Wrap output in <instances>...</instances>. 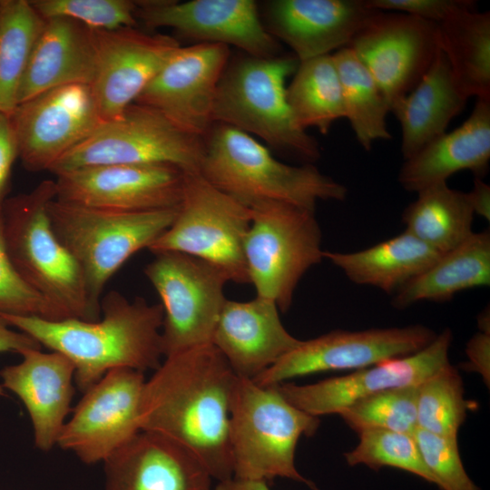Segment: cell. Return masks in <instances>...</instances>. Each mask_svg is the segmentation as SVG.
Segmentation results:
<instances>
[{"label": "cell", "instance_id": "12", "mask_svg": "<svg viewBox=\"0 0 490 490\" xmlns=\"http://www.w3.org/2000/svg\"><path fill=\"white\" fill-rule=\"evenodd\" d=\"M18 159L29 172L49 171L103 122L92 88L69 84L42 93L10 114Z\"/></svg>", "mask_w": 490, "mask_h": 490}, {"label": "cell", "instance_id": "28", "mask_svg": "<svg viewBox=\"0 0 490 490\" xmlns=\"http://www.w3.org/2000/svg\"><path fill=\"white\" fill-rule=\"evenodd\" d=\"M441 255L407 230L362 250L323 251V259L339 268L352 282L387 293H395Z\"/></svg>", "mask_w": 490, "mask_h": 490}, {"label": "cell", "instance_id": "27", "mask_svg": "<svg viewBox=\"0 0 490 490\" xmlns=\"http://www.w3.org/2000/svg\"><path fill=\"white\" fill-rule=\"evenodd\" d=\"M466 102L456 88L446 57L439 48L419 83L390 109L401 125L404 159L412 157L444 134Z\"/></svg>", "mask_w": 490, "mask_h": 490}, {"label": "cell", "instance_id": "41", "mask_svg": "<svg viewBox=\"0 0 490 490\" xmlns=\"http://www.w3.org/2000/svg\"><path fill=\"white\" fill-rule=\"evenodd\" d=\"M366 3L376 10L400 12L435 24L476 6L473 0H366Z\"/></svg>", "mask_w": 490, "mask_h": 490}, {"label": "cell", "instance_id": "25", "mask_svg": "<svg viewBox=\"0 0 490 490\" xmlns=\"http://www.w3.org/2000/svg\"><path fill=\"white\" fill-rule=\"evenodd\" d=\"M95 64L93 29L68 17L44 19L20 85L18 104L56 87L91 85Z\"/></svg>", "mask_w": 490, "mask_h": 490}, {"label": "cell", "instance_id": "29", "mask_svg": "<svg viewBox=\"0 0 490 490\" xmlns=\"http://www.w3.org/2000/svg\"><path fill=\"white\" fill-rule=\"evenodd\" d=\"M489 284L490 233L488 230L473 232L399 288L394 293L392 305L405 309L423 300H449L457 292Z\"/></svg>", "mask_w": 490, "mask_h": 490}, {"label": "cell", "instance_id": "26", "mask_svg": "<svg viewBox=\"0 0 490 490\" xmlns=\"http://www.w3.org/2000/svg\"><path fill=\"white\" fill-rule=\"evenodd\" d=\"M490 160V100L476 99L468 118L450 132L436 138L405 160L398 173L400 185L418 192L454 173L471 171L482 178Z\"/></svg>", "mask_w": 490, "mask_h": 490}, {"label": "cell", "instance_id": "11", "mask_svg": "<svg viewBox=\"0 0 490 490\" xmlns=\"http://www.w3.org/2000/svg\"><path fill=\"white\" fill-rule=\"evenodd\" d=\"M143 271L162 300V355L211 343L227 301L226 273L204 260L177 251L154 253Z\"/></svg>", "mask_w": 490, "mask_h": 490}, {"label": "cell", "instance_id": "7", "mask_svg": "<svg viewBox=\"0 0 490 490\" xmlns=\"http://www.w3.org/2000/svg\"><path fill=\"white\" fill-rule=\"evenodd\" d=\"M179 206L117 212L52 200V229L77 262L92 304L101 310L109 279L136 252L148 249L174 221Z\"/></svg>", "mask_w": 490, "mask_h": 490}, {"label": "cell", "instance_id": "10", "mask_svg": "<svg viewBox=\"0 0 490 490\" xmlns=\"http://www.w3.org/2000/svg\"><path fill=\"white\" fill-rule=\"evenodd\" d=\"M204 152L203 138L181 130L157 110L134 103L120 118L103 122L48 172L56 175L99 165L172 164L184 172H200Z\"/></svg>", "mask_w": 490, "mask_h": 490}, {"label": "cell", "instance_id": "16", "mask_svg": "<svg viewBox=\"0 0 490 490\" xmlns=\"http://www.w3.org/2000/svg\"><path fill=\"white\" fill-rule=\"evenodd\" d=\"M184 172L172 164H110L56 174L55 199L117 212L178 207Z\"/></svg>", "mask_w": 490, "mask_h": 490}, {"label": "cell", "instance_id": "14", "mask_svg": "<svg viewBox=\"0 0 490 490\" xmlns=\"http://www.w3.org/2000/svg\"><path fill=\"white\" fill-rule=\"evenodd\" d=\"M436 336L423 325L360 331L334 330L301 340L299 346L252 380L260 386H272L316 373L358 370L416 353Z\"/></svg>", "mask_w": 490, "mask_h": 490}, {"label": "cell", "instance_id": "43", "mask_svg": "<svg viewBox=\"0 0 490 490\" xmlns=\"http://www.w3.org/2000/svg\"><path fill=\"white\" fill-rule=\"evenodd\" d=\"M489 332L477 333L467 344L466 353L471 370L480 372L484 377H489Z\"/></svg>", "mask_w": 490, "mask_h": 490}, {"label": "cell", "instance_id": "38", "mask_svg": "<svg viewBox=\"0 0 490 490\" xmlns=\"http://www.w3.org/2000/svg\"><path fill=\"white\" fill-rule=\"evenodd\" d=\"M44 18L64 16L93 30L136 27V1L132 0H30Z\"/></svg>", "mask_w": 490, "mask_h": 490}, {"label": "cell", "instance_id": "18", "mask_svg": "<svg viewBox=\"0 0 490 490\" xmlns=\"http://www.w3.org/2000/svg\"><path fill=\"white\" fill-rule=\"evenodd\" d=\"M452 339L451 330L446 328L427 346L411 355L313 384L284 382L277 387L289 403L311 416L338 415L354 402L376 393L420 385L450 363L448 352Z\"/></svg>", "mask_w": 490, "mask_h": 490}, {"label": "cell", "instance_id": "30", "mask_svg": "<svg viewBox=\"0 0 490 490\" xmlns=\"http://www.w3.org/2000/svg\"><path fill=\"white\" fill-rule=\"evenodd\" d=\"M439 48L467 100H490V12H458L437 24Z\"/></svg>", "mask_w": 490, "mask_h": 490}, {"label": "cell", "instance_id": "40", "mask_svg": "<svg viewBox=\"0 0 490 490\" xmlns=\"http://www.w3.org/2000/svg\"><path fill=\"white\" fill-rule=\"evenodd\" d=\"M0 314L58 320L53 309L24 280L16 270L6 249L1 210Z\"/></svg>", "mask_w": 490, "mask_h": 490}, {"label": "cell", "instance_id": "2", "mask_svg": "<svg viewBox=\"0 0 490 490\" xmlns=\"http://www.w3.org/2000/svg\"><path fill=\"white\" fill-rule=\"evenodd\" d=\"M101 314L97 321L0 317L41 346L67 357L75 368L74 383L83 393L112 369L127 368L143 372L160 367L163 356L162 304H149L140 297L129 300L119 291L111 290L101 299Z\"/></svg>", "mask_w": 490, "mask_h": 490}, {"label": "cell", "instance_id": "15", "mask_svg": "<svg viewBox=\"0 0 490 490\" xmlns=\"http://www.w3.org/2000/svg\"><path fill=\"white\" fill-rule=\"evenodd\" d=\"M144 384L142 371L127 368L108 371L83 393L56 445L86 465L103 463L141 431L139 407Z\"/></svg>", "mask_w": 490, "mask_h": 490}, {"label": "cell", "instance_id": "42", "mask_svg": "<svg viewBox=\"0 0 490 490\" xmlns=\"http://www.w3.org/2000/svg\"><path fill=\"white\" fill-rule=\"evenodd\" d=\"M18 149L10 115L0 113V210L10 190L12 169Z\"/></svg>", "mask_w": 490, "mask_h": 490}, {"label": "cell", "instance_id": "33", "mask_svg": "<svg viewBox=\"0 0 490 490\" xmlns=\"http://www.w3.org/2000/svg\"><path fill=\"white\" fill-rule=\"evenodd\" d=\"M341 83L345 118L357 141L367 151L378 140H389V105L377 82L353 51L345 47L332 54Z\"/></svg>", "mask_w": 490, "mask_h": 490}, {"label": "cell", "instance_id": "5", "mask_svg": "<svg viewBox=\"0 0 490 490\" xmlns=\"http://www.w3.org/2000/svg\"><path fill=\"white\" fill-rule=\"evenodd\" d=\"M318 426V416L289 403L277 385L237 376L229 432L233 476L266 482L282 477L318 490L296 468L295 452L300 436L314 435Z\"/></svg>", "mask_w": 490, "mask_h": 490}, {"label": "cell", "instance_id": "8", "mask_svg": "<svg viewBox=\"0 0 490 490\" xmlns=\"http://www.w3.org/2000/svg\"><path fill=\"white\" fill-rule=\"evenodd\" d=\"M244 241L250 283L257 296L289 309L303 275L323 259L321 230L314 211L280 201L250 207Z\"/></svg>", "mask_w": 490, "mask_h": 490}, {"label": "cell", "instance_id": "39", "mask_svg": "<svg viewBox=\"0 0 490 490\" xmlns=\"http://www.w3.org/2000/svg\"><path fill=\"white\" fill-rule=\"evenodd\" d=\"M413 436L422 458L440 490H480L466 473L457 439L417 428Z\"/></svg>", "mask_w": 490, "mask_h": 490}, {"label": "cell", "instance_id": "19", "mask_svg": "<svg viewBox=\"0 0 490 490\" xmlns=\"http://www.w3.org/2000/svg\"><path fill=\"white\" fill-rule=\"evenodd\" d=\"M135 16L150 29L170 27L198 44H231L251 57L272 58L280 50L252 0H141Z\"/></svg>", "mask_w": 490, "mask_h": 490}, {"label": "cell", "instance_id": "32", "mask_svg": "<svg viewBox=\"0 0 490 490\" xmlns=\"http://www.w3.org/2000/svg\"><path fill=\"white\" fill-rule=\"evenodd\" d=\"M286 96L296 123L305 131L314 127L327 135L336 121L345 118L341 83L331 54L299 62Z\"/></svg>", "mask_w": 490, "mask_h": 490}, {"label": "cell", "instance_id": "36", "mask_svg": "<svg viewBox=\"0 0 490 490\" xmlns=\"http://www.w3.org/2000/svg\"><path fill=\"white\" fill-rule=\"evenodd\" d=\"M418 386L389 388L359 399L338 415L358 434L389 430L413 435L417 429Z\"/></svg>", "mask_w": 490, "mask_h": 490}, {"label": "cell", "instance_id": "21", "mask_svg": "<svg viewBox=\"0 0 490 490\" xmlns=\"http://www.w3.org/2000/svg\"><path fill=\"white\" fill-rule=\"evenodd\" d=\"M105 490H213L212 476L188 449L140 431L103 462Z\"/></svg>", "mask_w": 490, "mask_h": 490}, {"label": "cell", "instance_id": "23", "mask_svg": "<svg viewBox=\"0 0 490 490\" xmlns=\"http://www.w3.org/2000/svg\"><path fill=\"white\" fill-rule=\"evenodd\" d=\"M301 342L283 326L277 305L256 296L226 301L211 344L238 377L253 379Z\"/></svg>", "mask_w": 490, "mask_h": 490}, {"label": "cell", "instance_id": "45", "mask_svg": "<svg viewBox=\"0 0 490 490\" xmlns=\"http://www.w3.org/2000/svg\"><path fill=\"white\" fill-rule=\"evenodd\" d=\"M475 214L490 220V186L481 178L474 181L471 191L467 192Z\"/></svg>", "mask_w": 490, "mask_h": 490}, {"label": "cell", "instance_id": "6", "mask_svg": "<svg viewBox=\"0 0 490 490\" xmlns=\"http://www.w3.org/2000/svg\"><path fill=\"white\" fill-rule=\"evenodd\" d=\"M299 63L295 56H250L225 69L216 93L213 122L256 134L307 163L318 160L319 145L296 123L286 96V79Z\"/></svg>", "mask_w": 490, "mask_h": 490}, {"label": "cell", "instance_id": "31", "mask_svg": "<svg viewBox=\"0 0 490 490\" xmlns=\"http://www.w3.org/2000/svg\"><path fill=\"white\" fill-rule=\"evenodd\" d=\"M475 212L467 192L446 182L429 186L402 214L406 230L441 254L455 249L472 233Z\"/></svg>", "mask_w": 490, "mask_h": 490}, {"label": "cell", "instance_id": "17", "mask_svg": "<svg viewBox=\"0 0 490 490\" xmlns=\"http://www.w3.org/2000/svg\"><path fill=\"white\" fill-rule=\"evenodd\" d=\"M230 51L220 44L180 46L135 101L150 106L187 133L203 138Z\"/></svg>", "mask_w": 490, "mask_h": 490}, {"label": "cell", "instance_id": "9", "mask_svg": "<svg viewBox=\"0 0 490 490\" xmlns=\"http://www.w3.org/2000/svg\"><path fill=\"white\" fill-rule=\"evenodd\" d=\"M251 210L211 184L200 172H185L181 201L172 224L148 250L177 251L204 260L230 281L250 283L244 241Z\"/></svg>", "mask_w": 490, "mask_h": 490}, {"label": "cell", "instance_id": "20", "mask_svg": "<svg viewBox=\"0 0 490 490\" xmlns=\"http://www.w3.org/2000/svg\"><path fill=\"white\" fill-rule=\"evenodd\" d=\"M96 64L90 85L103 122L120 118L181 46L136 27L93 30Z\"/></svg>", "mask_w": 490, "mask_h": 490}, {"label": "cell", "instance_id": "46", "mask_svg": "<svg viewBox=\"0 0 490 490\" xmlns=\"http://www.w3.org/2000/svg\"><path fill=\"white\" fill-rule=\"evenodd\" d=\"M213 490H270L263 480L240 479L234 476L218 481Z\"/></svg>", "mask_w": 490, "mask_h": 490}, {"label": "cell", "instance_id": "24", "mask_svg": "<svg viewBox=\"0 0 490 490\" xmlns=\"http://www.w3.org/2000/svg\"><path fill=\"white\" fill-rule=\"evenodd\" d=\"M22 361L4 368L2 387L15 393L24 403L34 429L35 446L49 451L57 444L75 393V368L64 355L41 348L20 354Z\"/></svg>", "mask_w": 490, "mask_h": 490}, {"label": "cell", "instance_id": "1", "mask_svg": "<svg viewBox=\"0 0 490 490\" xmlns=\"http://www.w3.org/2000/svg\"><path fill=\"white\" fill-rule=\"evenodd\" d=\"M236 378L211 343L165 357L143 387L139 407L141 431L182 446L213 479L232 477L229 432Z\"/></svg>", "mask_w": 490, "mask_h": 490}, {"label": "cell", "instance_id": "13", "mask_svg": "<svg viewBox=\"0 0 490 490\" xmlns=\"http://www.w3.org/2000/svg\"><path fill=\"white\" fill-rule=\"evenodd\" d=\"M348 47L371 74L390 110L431 66L439 50L437 24L377 10Z\"/></svg>", "mask_w": 490, "mask_h": 490}, {"label": "cell", "instance_id": "37", "mask_svg": "<svg viewBox=\"0 0 490 490\" xmlns=\"http://www.w3.org/2000/svg\"><path fill=\"white\" fill-rule=\"evenodd\" d=\"M345 458L349 466L365 465L373 469L394 467L436 485V479L410 434L389 430L363 431L359 433L358 446L346 453Z\"/></svg>", "mask_w": 490, "mask_h": 490}, {"label": "cell", "instance_id": "4", "mask_svg": "<svg viewBox=\"0 0 490 490\" xmlns=\"http://www.w3.org/2000/svg\"><path fill=\"white\" fill-rule=\"evenodd\" d=\"M207 136L200 173L247 207L280 201L314 211L318 201H342L348 195L343 184L311 163L285 164L236 128L220 123Z\"/></svg>", "mask_w": 490, "mask_h": 490}, {"label": "cell", "instance_id": "44", "mask_svg": "<svg viewBox=\"0 0 490 490\" xmlns=\"http://www.w3.org/2000/svg\"><path fill=\"white\" fill-rule=\"evenodd\" d=\"M6 321L0 317V352H22L41 348V345L29 335L22 331L12 330Z\"/></svg>", "mask_w": 490, "mask_h": 490}, {"label": "cell", "instance_id": "35", "mask_svg": "<svg viewBox=\"0 0 490 490\" xmlns=\"http://www.w3.org/2000/svg\"><path fill=\"white\" fill-rule=\"evenodd\" d=\"M471 404L465 399L460 375L450 363L418 385L417 428L457 439Z\"/></svg>", "mask_w": 490, "mask_h": 490}, {"label": "cell", "instance_id": "47", "mask_svg": "<svg viewBox=\"0 0 490 490\" xmlns=\"http://www.w3.org/2000/svg\"><path fill=\"white\" fill-rule=\"evenodd\" d=\"M0 395H4L3 387L0 386Z\"/></svg>", "mask_w": 490, "mask_h": 490}, {"label": "cell", "instance_id": "3", "mask_svg": "<svg viewBox=\"0 0 490 490\" xmlns=\"http://www.w3.org/2000/svg\"><path fill=\"white\" fill-rule=\"evenodd\" d=\"M54 180L7 198L1 209L8 254L20 276L53 309L58 320L97 321L82 271L54 234L47 211L55 199Z\"/></svg>", "mask_w": 490, "mask_h": 490}, {"label": "cell", "instance_id": "34", "mask_svg": "<svg viewBox=\"0 0 490 490\" xmlns=\"http://www.w3.org/2000/svg\"><path fill=\"white\" fill-rule=\"evenodd\" d=\"M44 24L30 0H0V113L11 114Z\"/></svg>", "mask_w": 490, "mask_h": 490}, {"label": "cell", "instance_id": "22", "mask_svg": "<svg viewBox=\"0 0 490 490\" xmlns=\"http://www.w3.org/2000/svg\"><path fill=\"white\" fill-rule=\"evenodd\" d=\"M376 11L366 0H274L268 4L269 33L302 62L348 47Z\"/></svg>", "mask_w": 490, "mask_h": 490}]
</instances>
